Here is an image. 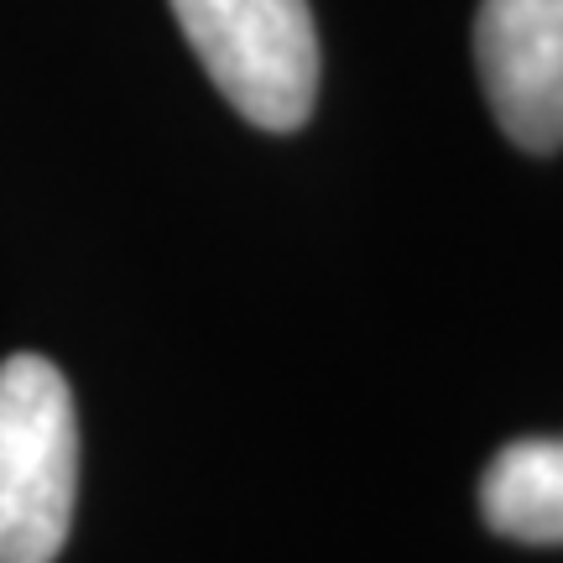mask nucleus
Returning <instances> with one entry per match:
<instances>
[{
    "mask_svg": "<svg viewBox=\"0 0 563 563\" xmlns=\"http://www.w3.org/2000/svg\"><path fill=\"white\" fill-rule=\"evenodd\" d=\"M79 490V418L58 365H0V563H53Z\"/></svg>",
    "mask_w": 563,
    "mask_h": 563,
    "instance_id": "f257e3e1",
    "label": "nucleus"
},
{
    "mask_svg": "<svg viewBox=\"0 0 563 563\" xmlns=\"http://www.w3.org/2000/svg\"><path fill=\"white\" fill-rule=\"evenodd\" d=\"M481 511L511 543H563V439H517L490 460Z\"/></svg>",
    "mask_w": 563,
    "mask_h": 563,
    "instance_id": "20e7f679",
    "label": "nucleus"
},
{
    "mask_svg": "<svg viewBox=\"0 0 563 563\" xmlns=\"http://www.w3.org/2000/svg\"><path fill=\"white\" fill-rule=\"evenodd\" d=\"M475 68L490 115L522 152L563 146V0H481Z\"/></svg>",
    "mask_w": 563,
    "mask_h": 563,
    "instance_id": "7ed1b4c3",
    "label": "nucleus"
},
{
    "mask_svg": "<svg viewBox=\"0 0 563 563\" xmlns=\"http://www.w3.org/2000/svg\"><path fill=\"white\" fill-rule=\"evenodd\" d=\"M188 47L220 95L262 131H298L319 100L308 0H173Z\"/></svg>",
    "mask_w": 563,
    "mask_h": 563,
    "instance_id": "f03ea898",
    "label": "nucleus"
}]
</instances>
